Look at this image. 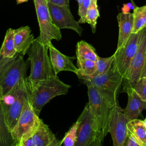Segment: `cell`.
Instances as JSON below:
<instances>
[{
  "mask_svg": "<svg viewBox=\"0 0 146 146\" xmlns=\"http://www.w3.org/2000/svg\"><path fill=\"white\" fill-rule=\"evenodd\" d=\"M76 1H77V2H78V6H79V7H80V6H81L82 3V1H83V0H76Z\"/></svg>",
  "mask_w": 146,
  "mask_h": 146,
  "instance_id": "obj_39",
  "label": "cell"
},
{
  "mask_svg": "<svg viewBox=\"0 0 146 146\" xmlns=\"http://www.w3.org/2000/svg\"><path fill=\"white\" fill-rule=\"evenodd\" d=\"M25 54L18 52L11 58L0 56V86L3 95L7 93L22 78H26L30 62L23 59Z\"/></svg>",
  "mask_w": 146,
  "mask_h": 146,
  "instance_id": "obj_5",
  "label": "cell"
},
{
  "mask_svg": "<svg viewBox=\"0 0 146 146\" xmlns=\"http://www.w3.org/2000/svg\"><path fill=\"white\" fill-rule=\"evenodd\" d=\"M141 77H146V52H145L144 63V65H143V69L141 71V76H140V78H141Z\"/></svg>",
  "mask_w": 146,
  "mask_h": 146,
  "instance_id": "obj_35",
  "label": "cell"
},
{
  "mask_svg": "<svg viewBox=\"0 0 146 146\" xmlns=\"http://www.w3.org/2000/svg\"><path fill=\"white\" fill-rule=\"evenodd\" d=\"M143 121H144V125H145V127H146V117H145V118L144 119V120H143Z\"/></svg>",
  "mask_w": 146,
  "mask_h": 146,
  "instance_id": "obj_41",
  "label": "cell"
},
{
  "mask_svg": "<svg viewBox=\"0 0 146 146\" xmlns=\"http://www.w3.org/2000/svg\"><path fill=\"white\" fill-rule=\"evenodd\" d=\"M17 53L14 41V29L9 28L6 31L0 48V56L4 58H11Z\"/></svg>",
  "mask_w": 146,
  "mask_h": 146,
  "instance_id": "obj_19",
  "label": "cell"
},
{
  "mask_svg": "<svg viewBox=\"0 0 146 146\" xmlns=\"http://www.w3.org/2000/svg\"><path fill=\"white\" fill-rule=\"evenodd\" d=\"M40 119L32 107L29 96L25 100L20 116L11 131L14 139L19 142L25 135L33 131L36 127Z\"/></svg>",
  "mask_w": 146,
  "mask_h": 146,
  "instance_id": "obj_9",
  "label": "cell"
},
{
  "mask_svg": "<svg viewBox=\"0 0 146 146\" xmlns=\"http://www.w3.org/2000/svg\"><path fill=\"white\" fill-rule=\"evenodd\" d=\"M128 120L119 106L112 108L110 117L108 132L110 133L113 146H123L128 134L127 124Z\"/></svg>",
  "mask_w": 146,
  "mask_h": 146,
  "instance_id": "obj_12",
  "label": "cell"
},
{
  "mask_svg": "<svg viewBox=\"0 0 146 146\" xmlns=\"http://www.w3.org/2000/svg\"><path fill=\"white\" fill-rule=\"evenodd\" d=\"M92 0H83L82 3L78 9V15L80 19L78 21L79 23H86V15L88 8L90 7Z\"/></svg>",
  "mask_w": 146,
  "mask_h": 146,
  "instance_id": "obj_29",
  "label": "cell"
},
{
  "mask_svg": "<svg viewBox=\"0 0 146 146\" xmlns=\"http://www.w3.org/2000/svg\"><path fill=\"white\" fill-rule=\"evenodd\" d=\"M133 28L132 33H139L141 30L146 27V5L133 9Z\"/></svg>",
  "mask_w": 146,
  "mask_h": 146,
  "instance_id": "obj_23",
  "label": "cell"
},
{
  "mask_svg": "<svg viewBox=\"0 0 146 146\" xmlns=\"http://www.w3.org/2000/svg\"><path fill=\"white\" fill-rule=\"evenodd\" d=\"M119 25V37L117 48L123 46L132 34L133 28L132 13H120L117 15Z\"/></svg>",
  "mask_w": 146,
  "mask_h": 146,
  "instance_id": "obj_17",
  "label": "cell"
},
{
  "mask_svg": "<svg viewBox=\"0 0 146 146\" xmlns=\"http://www.w3.org/2000/svg\"><path fill=\"white\" fill-rule=\"evenodd\" d=\"M77 59H87L96 62L98 55L95 48L84 40L79 41L76 46Z\"/></svg>",
  "mask_w": 146,
  "mask_h": 146,
  "instance_id": "obj_21",
  "label": "cell"
},
{
  "mask_svg": "<svg viewBox=\"0 0 146 146\" xmlns=\"http://www.w3.org/2000/svg\"><path fill=\"white\" fill-rule=\"evenodd\" d=\"M18 146H22V144H21V143L20 141L18 142Z\"/></svg>",
  "mask_w": 146,
  "mask_h": 146,
  "instance_id": "obj_42",
  "label": "cell"
},
{
  "mask_svg": "<svg viewBox=\"0 0 146 146\" xmlns=\"http://www.w3.org/2000/svg\"><path fill=\"white\" fill-rule=\"evenodd\" d=\"M130 6H128V4H124L122 9H123V13H129V11L130 10Z\"/></svg>",
  "mask_w": 146,
  "mask_h": 146,
  "instance_id": "obj_36",
  "label": "cell"
},
{
  "mask_svg": "<svg viewBox=\"0 0 146 146\" xmlns=\"http://www.w3.org/2000/svg\"><path fill=\"white\" fill-rule=\"evenodd\" d=\"M35 40L31 29L28 26L14 30V41L17 52H22L25 55Z\"/></svg>",
  "mask_w": 146,
  "mask_h": 146,
  "instance_id": "obj_16",
  "label": "cell"
},
{
  "mask_svg": "<svg viewBox=\"0 0 146 146\" xmlns=\"http://www.w3.org/2000/svg\"><path fill=\"white\" fill-rule=\"evenodd\" d=\"M131 3H132V5L133 6V7H134V8L136 6V5H135V2H133V0H131Z\"/></svg>",
  "mask_w": 146,
  "mask_h": 146,
  "instance_id": "obj_40",
  "label": "cell"
},
{
  "mask_svg": "<svg viewBox=\"0 0 146 146\" xmlns=\"http://www.w3.org/2000/svg\"><path fill=\"white\" fill-rule=\"evenodd\" d=\"M122 86L123 91L128 95V103L123 109V113L128 121L137 119L141 111L146 109V102L141 99L128 83L122 82Z\"/></svg>",
  "mask_w": 146,
  "mask_h": 146,
  "instance_id": "obj_14",
  "label": "cell"
},
{
  "mask_svg": "<svg viewBox=\"0 0 146 146\" xmlns=\"http://www.w3.org/2000/svg\"><path fill=\"white\" fill-rule=\"evenodd\" d=\"M79 125V121L77 120L71 127L69 130L66 133L63 138L62 144L64 146H74L77 136V130Z\"/></svg>",
  "mask_w": 146,
  "mask_h": 146,
  "instance_id": "obj_27",
  "label": "cell"
},
{
  "mask_svg": "<svg viewBox=\"0 0 146 146\" xmlns=\"http://www.w3.org/2000/svg\"><path fill=\"white\" fill-rule=\"evenodd\" d=\"M48 10L52 22L59 30L68 29L75 31L81 36L83 29L72 16L70 7L61 6L47 2Z\"/></svg>",
  "mask_w": 146,
  "mask_h": 146,
  "instance_id": "obj_13",
  "label": "cell"
},
{
  "mask_svg": "<svg viewBox=\"0 0 146 146\" xmlns=\"http://www.w3.org/2000/svg\"><path fill=\"white\" fill-rule=\"evenodd\" d=\"M139 33H132L126 43L121 47L116 48L113 54L114 59L112 67L117 70L123 76H125L131 61L137 51Z\"/></svg>",
  "mask_w": 146,
  "mask_h": 146,
  "instance_id": "obj_8",
  "label": "cell"
},
{
  "mask_svg": "<svg viewBox=\"0 0 146 146\" xmlns=\"http://www.w3.org/2000/svg\"><path fill=\"white\" fill-rule=\"evenodd\" d=\"M3 97V90L2 87L0 86V102L2 100V98Z\"/></svg>",
  "mask_w": 146,
  "mask_h": 146,
  "instance_id": "obj_37",
  "label": "cell"
},
{
  "mask_svg": "<svg viewBox=\"0 0 146 146\" xmlns=\"http://www.w3.org/2000/svg\"><path fill=\"white\" fill-rule=\"evenodd\" d=\"M146 52V27L139 31L138 47L123 82H127L133 87L140 78Z\"/></svg>",
  "mask_w": 146,
  "mask_h": 146,
  "instance_id": "obj_10",
  "label": "cell"
},
{
  "mask_svg": "<svg viewBox=\"0 0 146 146\" xmlns=\"http://www.w3.org/2000/svg\"><path fill=\"white\" fill-rule=\"evenodd\" d=\"M99 17V11L97 3L91 1L90 7L88 8L86 15V23H88L93 33H95L97 19Z\"/></svg>",
  "mask_w": 146,
  "mask_h": 146,
  "instance_id": "obj_26",
  "label": "cell"
},
{
  "mask_svg": "<svg viewBox=\"0 0 146 146\" xmlns=\"http://www.w3.org/2000/svg\"><path fill=\"white\" fill-rule=\"evenodd\" d=\"M26 78L21 79L18 83L3 95L1 101L6 121L11 132L18 121L25 100L29 98Z\"/></svg>",
  "mask_w": 146,
  "mask_h": 146,
  "instance_id": "obj_2",
  "label": "cell"
},
{
  "mask_svg": "<svg viewBox=\"0 0 146 146\" xmlns=\"http://www.w3.org/2000/svg\"><path fill=\"white\" fill-rule=\"evenodd\" d=\"M62 144V140H59L55 137L48 146H61Z\"/></svg>",
  "mask_w": 146,
  "mask_h": 146,
  "instance_id": "obj_34",
  "label": "cell"
},
{
  "mask_svg": "<svg viewBox=\"0 0 146 146\" xmlns=\"http://www.w3.org/2000/svg\"><path fill=\"white\" fill-rule=\"evenodd\" d=\"M34 129L33 131L26 133L22 137L21 140L19 141L21 143L22 146H34V142H33V138H32V135H33V133Z\"/></svg>",
  "mask_w": 146,
  "mask_h": 146,
  "instance_id": "obj_31",
  "label": "cell"
},
{
  "mask_svg": "<svg viewBox=\"0 0 146 146\" xmlns=\"http://www.w3.org/2000/svg\"><path fill=\"white\" fill-rule=\"evenodd\" d=\"M28 1H29V0H16L17 3L18 5L21 4V3H23V2H27Z\"/></svg>",
  "mask_w": 146,
  "mask_h": 146,
  "instance_id": "obj_38",
  "label": "cell"
},
{
  "mask_svg": "<svg viewBox=\"0 0 146 146\" xmlns=\"http://www.w3.org/2000/svg\"><path fill=\"white\" fill-rule=\"evenodd\" d=\"M18 142H17V143H15V144L14 146H18Z\"/></svg>",
  "mask_w": 146,
  "mask_h": 146,
  "instance_id": "obj_44",
  "label": "cell"
},
{
  "mask_svg": "<svg viewBox=\"0 0 146 146\" xmlns=\"http://www.w3.org/2000/svg\"><path fill=\"white\" fill-rule=\"evenodd\" d=\"M17 142L7 125L0 102V146H14Z\"/></svg>",
  "mask_w": 146,
  "mask_h": 146,
  "instance_id": "obj_22",
  "label": "cell"
},
{
  "mask_svg": "<svg viewBox=\"0 0 146 146\" xmlns=\"http://www.w3.org/2000/svg\"><path fill=\"white\" fill-rule=\"evenodd\" d=\"M84 84L94 87L111 108L118 105V94L122 86L123 76L112 66L106 73L83 80Z\"/></svg>",
  "mask_w": 146,
  "mask_h": 146,
  "instance_id": "obj_3",
  "label": "cell"
},
{
  "mask_svg": "<svg viewBox=\"0 0 146 146\" xmlns=\"http://www.w3.org/2000/svg\"><path fill=\"white\" fill-rule=\"evenodd\" d=\"M32 138L34 146H48L55 136L48 127L40 119L38 125L33 133Z\"/></svg>",
  "mask_w": 146,
  "mask_h": 146,
  "instance_id": "obj_18",
  "label": "cell"
},
{
  "mask_svg": "<svg viewBox=\"0 0 146 146\" xmlns=\"http://www.w3.org/2000/svg\"><path fill=\"white\" fill-rule=\"evenodd\" d=\"M48 2H50L52 4L61 6H68L69 7V0H47Z\"/></svg>",
  "mask_w": 146,
  "mask_h": 146,
  "instance_id": "obj_32",
  "label": "cell"
},
{
  "mask_svg": "<svg viewBox=\"0 0 146 146\" xmlns=\"http://www.w3.org/2000/svg\"><path fill=\"white\" fill-rule=\"evenodd\" d=\"M114 56L113 54L107 58H102L98 56L96 61V70L95 72L90 77L87 78L83 80H86L90 78L97 76L102 74H104L108 72L111 68L112 63L113 62Z\"/></svg>",
  "mask_w": 146,
  "mask_h": 146,
  "instance_id": "obj_25",
  "label": "cell"
},
{
  "mask_svg": "<svg viewBox=\"0 0 146 146\" xmlns=\"http://www.w3.org/2000/svg\"><path fill=\"white\" fill-rule=\"evenodd\" d=\"M34 2L40 30L38 38L42 43L48 47L52 43V39L58 41L62 39L60 30L52 22L48 8L47 1L34 0Z\"/></svg>",
  "mask_w": 146,
  "mask_h": 146,
  "instance_id": "obj_7",
  "label": "cell"
},
{
  "mask_svg": "<svg viewBox=\"0 0 146 146\" xmlns=\"http://www.w3.org/2000/svg\"><path fill=\"white\" fill-rule=\"evenodd\" d=\"M87 86L88 96V104L95 129L98 135L104 139L108 133L109 120L112 108L108 106L94 87L89 85Z\"/></svg>",
  "mask_w": 146,
  "mask_h": 146,
  "instance_id": "obj_6",
  "label": "cell"
},
{
  "mask_svg": "<svg viewBox=\"0 0 146 146\" xmlns=\"http://www.w3.org/2000/svg\"><path fill=\"white\" fill-rule=\"evenodd\" d=\"M48 50V47L42 43L38 37L35 38L26 53L30 64V73L27 77L29 80H40L57 75L52 68Z\"/></svg>",
  "mask_w": 146,
  "mask_h": 146,
  "instance_id": "obj_4",
  "label": "cell"
},
{
  "mask_svg": "<svg viewBox=\"0 0 146 146\" xmlns=\"http://www.w3.org/2000/svg\"><path fill=\"white\" fill-rule=\"evenodd\" d=\"M78 72L76 74L82 80L91 76L96 70V62L87 59H77Z\"/></svg>",
  "mask_w": 146,
  "mask_h": 146,
  "instance_id": "obj_24",
  "label": "cell"
},
{
  "mask_svg": "<svg viewBox=\"0 0 146 146\" xmlns=\"http://www.w3.org/2000/svg\"><path fill=\"white\" fill-rule=\"evenodd\" d=\"M127 128L143 146H146V127L143 120L138 119L130 120L127 124Z\"/></svg>",
  "mask_w": 146,
  "mask_h": 146,
  "instance_id": "obj_20",
  "label": "cell"
},
{
  "mask_svg": "<svg viewBox=\"0 0 146 146\" xmlns=\"http://www.w3.org/2000/svg\"><path fill=\"white\" fill-rule=\"evenodd\" d=\"M30 101L35 113L39 116L44 107L55 96L66 95L71 87L62 82L57 75L44 80L33 81L26 78Z\"/></svg>",
  "mask_w": 146,
  "mask_h": 146,
  "instance_id": "obj_1",
  "label": "cell"
},
{
  "mask_svg": "<svg viewBox=\"0 0 146 146\" xmlns=\"http://www.w3.org/2000/svg\"><path fill=\"white\" fill-rule=\"evenodd\" d=\"M78 120L79 125L77 136L74 146H89L96 137H101L96 131L88 103L85 106Z\"/></svg>",
  "mask_w": 146,
  "mask_h": 146,
  "instance_id": "obj_11",
  "label": "cell"
},
{
  "mask_svg": "<svg viewBox=\"0 0 146 146\" xmlns=\"http://www.w3.org/2000/svg\"><path fill=\"white\" fill-rule=\"evenodd\" d=\"M48 48L51 64L55 75L63 71L78 74V69L72 62V60L75 58V57L68 56L62 54L52 43L48 46Z\"/></svg>",
  "mask_w": 146,
  "mask_h": 146,
  "instance_id": "obj_15",
  "label": "cell"
},
{
  "mask_svg": "<svg viewBox=\"0 0 146 146\" xmlns=\"http://www.w3.org/2000/svg\"><path fill=\"white\" fill-rule=\"evenodd\" d=\"M123 146H143L140 142L128 131V134L126 137Z\"/></svg>",
  "mask_w": 146,
  "mask_h": 146,
  "instance_id": "obj_30",
  "label": "cell"
},
{
  "mask_svg": "<svg viewBox=\"0 0 146 146\" xmlns=\"http://www.w3.org/2000/svg\"><path fill=\"white\" fill-rule=\"evenodd\" d=\"M92 1H94V2H95V3H97V2H98V0H92Z\"/></svg>",
  "mask_w": 146,
  "mask_h": 146,
  "instance_id": "obj_43",
  "label": "cell"
},
{
  "mask_svg": "<svg viewBox=\"0 0 146 146\" xmlns=\"http://www.w3.org/2000/svg\"><path fill=\"white\" fill-rule=\"evenodd\" d=\"M103 139L101 137H96L90 144L89 146H102L103 145Z\"/></svg>",
  "mask_w": 146,
  "mask_h": 146,
  "instance_id": "obj_33",
  "label": "cell"
},
{
  "mask_svg": "<svg viewBox=\"0 0 146 146\" xmlns=\"http://www.w3.org/2000/svg\"><path fill=\"white\" fill-rule=\"evenodd\" d=\"M133 88L141 99L146 102V77L140 78Z\"/></svg>",
  "mask_w": 146,
  "mask_h": 146,
  "instance_id": "obj_28",
  "label": "cell"
}]
</instances>
